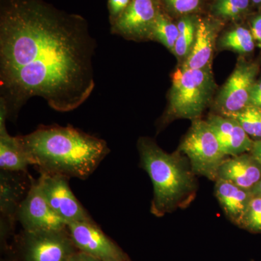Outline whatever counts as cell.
Segmentation results:
<instances>
[{
    "instance_id": "cell-7",
    "label": "cell",
    "mask_w": 261,
    "mask_h": 261,
    "mask_svg": "<svg viewBox=\"0 0 261 261\" xmlns=\"http://www.w3.org/2000/svg\"><path fill=\"white\" fill-rule=\"evenodd\" d=\"M259 67L240 58L226 83L215 99L218 114L230 117L250 105L252 89Z\"/></svg>"
},
{
    "instance_id": "cell-4",
    "label": "cell",
    "mask_w": 261,
    "mask_h": 261,
    "mask_svg": "<svg viewBox=\"0 0 261 261\" xmlns=\"http://www.w3.org/2000/svg\"><path fill=\"white\" fill-rule=\"evenodd\" d=\"M216 88L212 67L202 69L178 67L173 74L168 107L161 123L166 124L179 118L199 119L212 101Z\"/></svg>"
},
{
    "instance_id": "cell-6",
    "label": "cell",
    "mask_w": 261,
    "mask_h": 261,
    "mask_svg": "<svg viewBox=\"0 0 261 261\" xmlns=\"http://www.w3.org/2000/svg\"><path fill=\"white\" fill-rule=\"evenodd\" d=\"M79 251L68 230L22 231L15 239L17 261H69Z\"/></svg>"
},
{
    "instance_id": "cell-20",
    "label": "cell",
    "mask_w": 261,
    "mask_h": 261,
    "mask_svg": "<svg viewBox=\"0 0 261 261\" xmlns=\"http://www.w3.org/2000/svg\"><path fill=\"white\" fill-rule=\"evenodd\" d=\"M178 36L177 23L173 22L172 17L170 16L163 9L154 22L153 28L149 36V40L161 43L172 53Z\"/></svg>"
},
{
    "instance_id": "cell-30",
    "label": "cell",
    "mask_w": 261,
    "mask_h": 261,
    "mask_svg": "<svg viewBox=\"0 0 261 261\" xmlns=\"http://www.w3.org/2000/svg\"><path fill=\"white\" fill-rule=\"evenodd\" d=\"M252 195L261 197V180L252 189Z\"/></svg>"
},
{
    "instance_id": "cell-5",
    "label": "cell",
    "mask_w": 261,
    "mask_h": 261,
    "mask_svg": "<svg viewBox=\"0 0 261 261\" xmlns=\"http://www.w3.org/2000/svg\"><path fill=\"white\" fill-rule=\"evenodd\" d=\"M178 150L186 156L195 175L215 181L221 163L227 157L207 121L201 118L192 121Z\"/></svg>"
},
{
    "instance_id": "cell-28",
    "label": "cell",
    "mask_w": 261,
    "mask_h": 261,
    "mask_svg": "<svg viewBox=\"0 0 261 261\" xmlns=\"http://www.w3.org/2000/svg\"><path fill=\"white\" fill-rule=\"evenodd\" d=\"M250 152L261 166V140L254 141Z\"/></svg>"
},
{
    "instance_id": "cell-26",
    "label": "cell",
    "mask_w": 261,
    "mask_h": 261,
    "mask_svg": "<svg viewBox=\"0 0 261 261\" xmlns=\"http://www.w3.org/2000/svg\"><path fill=\"white\" fill-rule=\"evenodd\" d=\"M250 30L255 44L261 47V11L252 18Z\"/></svg>"
},
{
    "instance_id": "cell-12",
    "label": "cell",
    "mask_w": 261,
    "mask_h": 261,
    "mask_svg": "<svg viewBox=\"0 0 261 261\" xmlns=\"http://www.w3.org/2000/svg\"><path fill=\"white\" fill-rule=\"evenodd\" d=\"M17 221L24 231L66 229V223L57 216L43 195L39 179L33 180L28 194L19 207Z\"/></svg>"
},
{
    "instance_id": "cell-2",
    "label": "cell",
    "mask_w": 261,
    "mask_h": 261,
    "mask_svg": "<svg viewBox=\"0 0 261 261\" xmlns=\"http://www.w3.org/2000/svg\"><path fill=\"white\" fill-rule=\"evenodd\" d=\"M18 138L39 173L68 178L87 179L111 151L106 141L71 126H39Z\"/></svg>"
},
{
    "instance_id": "cell-17",
    "label": "cell",
    "mask_w": 261,
    "mask_h": 261,
    "mask_svg": "<svg viewBox=\"0 0 261 261\" xmlns=\"http://www.w3.org/2000/svg\"><path fill=\"white\" fill-rule=\"evenodd\" d=\"M214 193L226 217L233 224L240 226L253 197L251 191L218 178Z\"/></svg>"
},
{
    "instance_id": "cell-9",
    "label": "cell",
    "mask_w": 261,
    "mask_h": 261,
    "mask_svg": "<svg viewBox=\"0 0 261 261\" xmlns=\"http://www.w3.org/2000/svg\"><path fill=\"white\" fill-rule=\"evenodd\" d=\"M46 200L65 223L94 222L90 215L70 190V178L60 175L40 173L38 178Z\"/></svg>"
},
{
    "instance_id": "cell-24",
    "label": "cell",
    "mask_w": 261,
    "mask_h": 261,
    "mask_svg": "<svg viewBox=\"0 0 261 261\" xmlns=\"http://www.w3.org/2000/svg\"><path fill=\"white\" fill-rule=\"evenodd\" d=\"M239 227L252 232H261L260 197H252Z\"/></svg>"
},
{
    "instance_id": "cell-11",
    "label": "cell",
    "mask_w": 261,
    "mask_h": 261,
    "mask_svg": "<svg viewBox=\"0 0 261 261\" xmlns=\"http://www.w3.org/2000/svg\"><path fill=\"white\" fill-rule=\"evenodd\" d=\"M67 230L79 251L102 261H127L123 250L94 222H71Z\"/></svg>"
},
{
    "instance_id": "cell-1",
    "label": "cell",
    "mask_w": 261,
    "mask_h": 261,
    "mask_svg": "<svg viewBox=\"0 0 261 261\" xmlns=\"http://www.w3.org/2000/svg\"><path fill=\"white\" fill-rule=\"evenodd\" d=\"M97 43L87 20L44 0H1L0 101L15 121L31 98L60 113L92 95Z\"/></svg>"
},
{
    "instance_id": "cell-33",
    "label": "cell",
    "mask_w": 261,
    "mask_h": 261,
    "mask_svg": "<svg viewBox=\"0 0 261 261\" xmlns=\"http://www.w3.org/2000/svg\"><path fill=\"white\" fill-rule=\"evenodd\" d=\"M127 261H130V260H127Z\"/></svg>"
},
{
    "instance_id": "cell-19",
    "label": "cell",
    "mask_w": 261,
    "mask_h": 261,
    "mask_svg": "<svg viewBox=\"0 0 261 261\" xmlns=\"http://www.w3.org/2000/svg\"><path fill=\"white\" fill-rule=\"evenodd\" d=\"M219 46L223 49L247 55L254 50L255 42L250 29L240 25L225 33L220 38Z\"/></svg>"
},
{
    "instance_id": "cell-15",
    "label": "cell",
    "mask_w": 261,
    "mask_h": 261,
    "mask_svg": "<svg viewBox=\"0 0 261 261\" xmlns=\"http://www.w3.org/2000/svg\"><path fill=\"white\" fill-rule=\"evenodd\" d=\"M218 178L251 191L261 180V166L250 152L226 157L219 167Z\"/></svg>"
},
{
    "instance_id": "cell-31",
    "label": "cell",
    "mask_w": 261,
    "mask_h": 261,
    "mask_svg": "<svg viewBox=\"0 0 261 261\" xmlns=\"http://www.w3.org/2000/svg\"><path fill=\"white\" fill-rule=\"evenodd\" d=\"M251 2L252 5H255V6H260L261 5V0H250Z\"/></svg>"
},
{
    "instance_id": "cell-29",
    "label": "cell",
    "mask_w": 261,
    "mask_h": 261,
    "mask_svg": "<svg viewBox=\"0 0 261 261\" xmlns=\"http://www.w3.org/2000/svg\"><path fill=\"white\" fill-rule=\"evenodd\" d=\"M69 261H102L81 251H77Z\"/></svg>"
},
{
    "instance_id": "cell-13",
    "label": "cell",
    "mask_w": 261,
    "mask_h": 261,
    "mask_svg": "<svg viewBox=\"0 0 261 261\" xmlns=\"http://www.w3.org/2000/svg\"><path fill=\"white\" fill-rule=\"evenodd\" d=\"M222 27V20L214 16L200 17L193 47L180 67L188 69H202L212 67L218 35Z\"/></svg>"
},
{
    "instance_id": "cell-23",
    "label": "cell",
    "mask_w": 261,
    "mask_h": 261,
    "mask_svg": "<svg viewBox=\"0 0 261 261\" xmlns=\"http://www.w3.org/2000/svg\"><path fill=\"white\" fill-rule=\"evenodd\" d=\"M163 9L171 17L197 15L202 10L203 0H161Z\"/></svg>"
},
{
    "instance_id": "cell-16",
    "label": "cell",
    "mask_w": 261,
    "mask_h": 261,
    "mask_svg": "<svg viewBox=\"0 0 261 261\" xmlns=\"http://www.w3.org/2000/svg\"><path fill=\"white\" fill-rule=\"evenodd\" d=\"M7 119L6 108L0 101V168L11 172L27 173L30 166L28 157L18 137L10 135L7 130Z\"/></svg>"
},
{
    "instance_id": "cell-25",
    "label": "cell",
    "mask_w": 261,
    "mask_h": 261,
    "mask_svg": "<svg viewBox=\"0 0 261 261\" xmlns=\"http://www.w3.org/2000/svg\"><path fill=\"white\" fill-rule=\"evenodd\" d=\"M132 0H108V8L111 24L119 18L128 8Z\"/></svg>"
},
{
    "instance_id": "cell-3",
    "label": "cell",
    "mask_w": 261,
    "mask_h": 261,
    "mask_svg": "<svg viewBox=\"0 0 261 261\" xmlns=\"http://www.w3.org/2000/svg\"><path fill=\"white\" fill-rule=\"evenodd\" d=\"M137 149L141 166L153 185L151 213L162 217L188 207L195 200L197 187L186 156L178 150L167 153L148 137L139 139Z\"/></svg>"
},
{
    "instance_id": "cell-14",
    "label": "cell",
    "mask_w": 261,
    "mask_h": 261,
    "mask_svg": "<svg viewBox=\"0 0 261 261\" xmlns=\"http://www.w3.org/2000/svg\"><path fill=\"white\" fill-rule=\"evenodd\" d=\"M206 121L219 141L221 150L227 157L251 151L254 140L236 120L219 114H213Z\"/></svg>"
},
{
    "instance_id": "cell-10",
    "label": "cell",
    "mask_w": 261,
    "mask_h": 261,
    "mask_svg": "<svg viewBox=\"0 0 261 261\" xmlns=\"http://www.w3.org/2000/svg\"><path fill=\"white\" fill-rule=\"evenodd\" d=\"M162 10L161 0H132L123 14L111 24V33L136 42L149 40Z\"/></svg>"
},
{
    "instance_id": "cell-27",
    "label": "cell",
    "mask_w": 261,
    "mask_h": 261,
    "mask_svg": "<svg viewBox=\"0 0 261 261\" xmlns=\"http://www.w3.org/2000/svg\"><path fill=\"white\" fill-rule=\"evenodd\" d=\"M250 104L257 106L261 109V80L255 82L252 89Z\"/></svg>"
},
{
    "instance_id": "cell-21",
    "label": "cell",
    "mask_w": 261,
    "mask_h": 261,
    "mask_svg": "<svg viewBox=\"0 0 261 261\" xmlns=\"http://www.w3.org/2000/svg\"><path fill=\"white\" fill-rule=\"evenodd\" d=\"M250 0H214L212 16L221 20H237L250 11Z\"/></svg>"
},
{
    "instance_id": "cell-22",
    "label": "cell",
    "mask_w": 261,
    "mask_h": 261,
    "mask_svg": "<svg viewBox=\"0 0 261 261\" xmlns=\"http://www.w3.org/2000/svg\"><path fill=\"white\" fill-rule=\"evenodd\" d=\"M229 118L236 120L252 140H261L260 108L250 104Z\"/></svg>"
},
{
    "instance_id": "cell-18",
    "label": "cell",
    "mask_w": 261,
    "mask_h": 261,
    "mask_svg": "<svg viewBox=\"0 0 261 261\" xmlns=\"http://www.w3.org/2000/svg\"><path fill=\"white\" fill-rule=\"evenodd\" d=\"M199 18L197 15H190L178 18V39L172 53L181 64L187 59L193 47Z\"/></svg>"
},
{
    "instance_id": "cell-8",
    "label": "cell",
    "mask_w": 261,
    "mask_h": 261,
    "mask_svg": "<svg viewBox=\"0 0 261 261\" xmlns=\"http://www.w3.org/2000/svg\"><path fill=\"white\" fill-rule=\"evenodd\" d=\"M28 173L0 171V238L2 249L14 230L20 204L28 194L32 178Z\"/></svg>"
},
{
    "instance_id": "cell-32",
    "label": "cell",
    "mask_w": 261,
    "mask_h": 261,
    "mask_svg": "<svg viewBox=\"0 0 261 261\" xmlns=\"http://www.w3.org/2000/svg\"><path fill=\"white\" fill-rule=\"evenodd\" d=\"M8 261H17L15 259H12V260H8Z\"/></svg>"
}]
</instances>
